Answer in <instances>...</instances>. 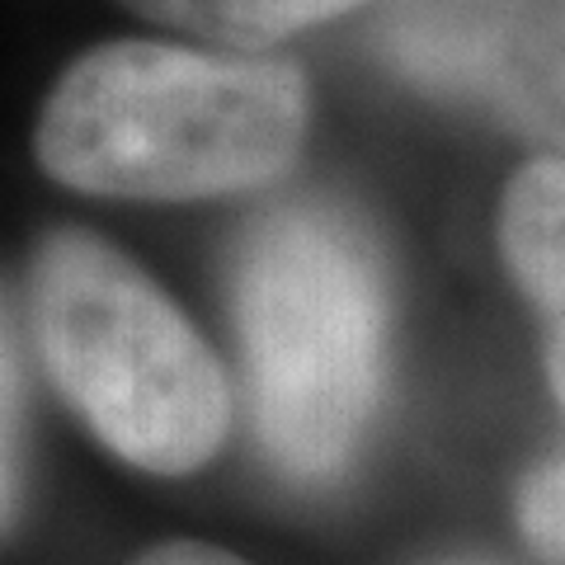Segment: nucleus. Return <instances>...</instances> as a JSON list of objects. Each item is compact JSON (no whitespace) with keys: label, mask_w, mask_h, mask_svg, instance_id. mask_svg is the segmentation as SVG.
Segmentation results:
<instances>
[{"label":"nucleus","mask_w":565,"mask_h":565,"mask_svg":"<svg viewBox=\"0 0 565 565\" xmlns=\"http://www.w3.org/2000/svg\"><path fill=\"white\" fill-rule=\"evenodd\" d=\"M29 302L47 377L118 457L184 476L222 448L232 392L217 359L109 241L52 236L33 259Z\"/></svg>","instance_id":"3"},{"label":"nucleus","mask_w":565,"mask_h":565,"mask_svg":"<svg viewBox=\"0 0 565 565\" xmlns=\"http://www.w3.org/2000/svg\"><path fill=\"white\" fill-rule=\"evenodd\" d=\"M156 24H174L193 39L222 43L226 52H250L288 39L297 29L334 20L363 0H122Z\"/></svg>","instance_id":"6"},{"label":"nucleus","mask_w":565,"mask_h":565,"mask_svg":"<svg viewBox=\"0 0 565 565\" xmlns=\"http://www.w3.org/2000/svg\"><path fill=\"white\" fill-rule=\"evenodd\" d=\"M14 415H20V353H14V330H6V494L14 490Z\"/></svg>","instance_id":"8"},{"label":"nucleus","mask_w":565,"mask_h":565,"mask_svg":"<svg viewBox=\"0 0 565 565\" xmlns=\"http://www.w3.org/2000/svg\"><path fill=\"white\" fill-rule=\"evenodd\" d=\"M137 565H245L222 546H203V542H170V546H156Z\"/></svg>","instance_id":"9"},{"label":"nucleus","mask_w":565,"mask_h":565,"mask_svg":"<svg viewBox=\"0 0 565 565\" xmlns=\"http://www.w3.org/2000/svg\"><path fill=\"white\" fill-rule=\"evenodd\" d=\"M307 81L292 62L174 43H109L52 85L39 161L104 199L184 203L278 180L307 141Z\"/></svg>","instance_id":"1"},{"label":"nucleus","mask_w":565,"mask_h":565,"mask_svg":"<svg viewBox=\"0 0 565 565\" xmlns=\"http://www.w3.org/2000/svg\"><path fill=\"white\" fill-rule=\"evenodd\" d=\"M519 527L546 561L565 565V452L527 476L519 490Z\"/></svg>","instance_id":"7"},{"label":"nucleus","mask_w":565,"mask_h":565,"mask_svg":"<svg viewBox=\"0 0 565 565\" xmlns=\"http://www.w3.org/2000/svg\"><path fill=\"white\" fill-rule=\"evenodd\" d=\"M232 316L264 452L292 481H330L382 396L377 250L340 207H269L236 245Z\"/></svg>","instance_id":"2"},{"label":"nucleus","mask_w":565,"mask_h":565,"mask_svg":"<svg viewBox=\"0 0 565 565\" xmlns=\"http://www.w3.org/2000/svg\"><path fill=\"white\" fill-rule=\"evenodd\" d=\"M377 39L405 76L565 156V0H396Z\"/></svg>","instance_id":"4"},{"label":"nucleus","mask_w":565,"mask_h":565,"mask_svg":"<svg viewBox=\"0 0 565 565\" xmlns=\"http://www.w3.org/2000/svg\"><path fill=\"white\" fill-rule=\"evenodd\" d=\"M500 250L542 316L546 377L565 405V156L523 166L500 203Z\"/></svg>","instance_id":"5"}]
</instances>
